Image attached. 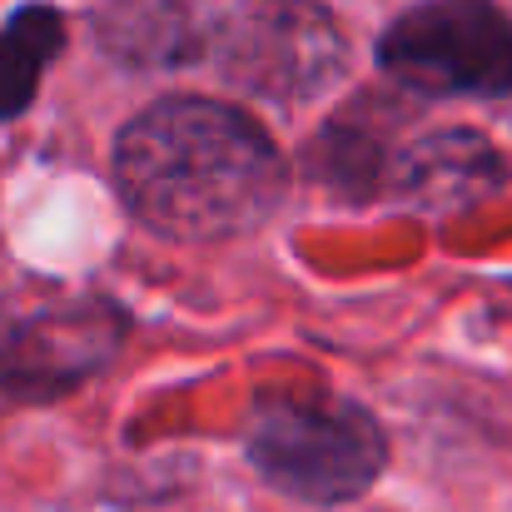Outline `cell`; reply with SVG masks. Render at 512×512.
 <instances>
[{
  "instance_id": "1",
  "label": "cell",
  "mask_w": 512,
  "mask_h": 512,
  "mask_svg": "<svg viewBox=\"0 0 512 512\" xmlns=\"http://www.w3.org/2000/svg\"><path fill=\"white\" fill-rule=\"evenodd\" d=\"M115 184L145 229L209 244L249 234L279 209L284 160L254 115L174 95L120 130Z\"/></svg>"
},
{
  "instance_id": "2",
  "label": "cell",
  "mask_w": 512,
  "mask_h": 512,
  "mask_svg": "<svg viewBox=\"0 0 512 512\" xmlns=\"http://www.w3.org/2000/svg\"><path fill=\"white\" fill-rule=\"evenodd\" d=\"M244 453L269 488L314 508L363 498L388 463L378 418L343 398H264L244 423Z\"/></svg>"
},
{
  "instance_id": "3",
  "label": "cell",
  "mask_w": 512,
  "mask_h": 512,
  "mask_svg": "<svg viewBox=\"0 0 512 512\" xmlns=\"http://www.w3.org/2000/svg\"><path fill=\"white\" fill-rule=\"evenodd\" d=\"M209 60L244 95L309 105L348 75V35L319 0H249L219 15Z\"/></svg>"
},
{
  "instance_id": "4",
  "label": "cell",
  "mask_w": 512,
  "mask_h": 512,
  "mask_svg": "<svg viewBox=\"0 0 512 512\" xmlns=\"http://www.w3.org/2000/svg\"><path fill=\"white\" fill-rule=\"evenodd\" d=\"M378 65L418 95H512V20L493 0H423L403 10L383 40Z\"/></svg>"
},
{
  "instance_id": "5",
  "label": "cell",
  "mask_w": 512,
  "mask_h": 512,
  "mask_svg": "<svg viewBox=\"0 0 512 512\" xmlns=\"http://www.w3.org/2000/svg\"><path fill=\"white\" fill-rule=\"evenodd\" d=\"M120 348V319L100 304L40 314L10 329L0 348V398L5 403H40L55 393L80 388L100 373Z\"/></svg>"
},
{
  "instance_id": "6",
  "label": "cell",
  "mask_w": 512,
  "mask_h": 512,
  "mask_svg": "<svg viewBox=\"0 0 512 512\" xmlns=\"http://www.w3.org/2000/svg\"><path fill=\"white\" fill-rule=\"evenodd\" d=\"M219 15L204 0H100L95 35L130 70H184L209 55Z\"/></svg>"
},
{
  "instance_id": "7",
  "label": "cell",
  "mask_w": 512,
  "mask_h": 512,
  "mask_svg": "<svg viewBox=\"0 0 512 512\" xmlns=\"http://www.w3.org/2000/svg\"><path fill=\"white\" fill-rule=\"evenodd\" d=\"M503 179H508L503 155H498V150L488 145V135H478V130L428 135V140L408 145V150L393 160V189H398L408 204L433 209V214L468 209V204H478L483 194H493Z\"/></svg>"
},
{
  "instance_id": "8",
  "label": "cell",
  "mask_w": 512,
  "mask_h": 512,
  "mask_svg": "<svg viewBox=\"0 0 512 512\" xmlns=\"http://www.w3.org/2000/svg\"><path fill=\"white\" fill-rule=\"evenodd\" d=\"M65 45V15L55 5H20L0 25V120H15L30 110L45 65Z\"/></svg>"
},
{
  "instance_id": "9",
  "label": "cell",
  "mask_w": 512,
  "mask_h": 512,
  "mask_svg": "<svg viewBox=\"0 0 512 512\" xmlns=\"http://www.w3.org/2000/svg\"><path fill=\"white\" fill-rule=\"evenodd\" d=\"M10 329H15V319H10V314L0 309V348H5V339H10Z\"/></svg>"
},
{
  "instance_id": "10",
  "label": "cell",
  "mask_w": 512,
  "mask_h": 512,
  "mask_svg": "<svg viewBox=\"0 0 512 512\" xmlns=\"http://www.w3.org/2000/svg\"><path fill=\"white\" fill-rule=\"evenodd\" d=\"M508 284H512V279H508Z\"/></svg>"
}]
</instances>
